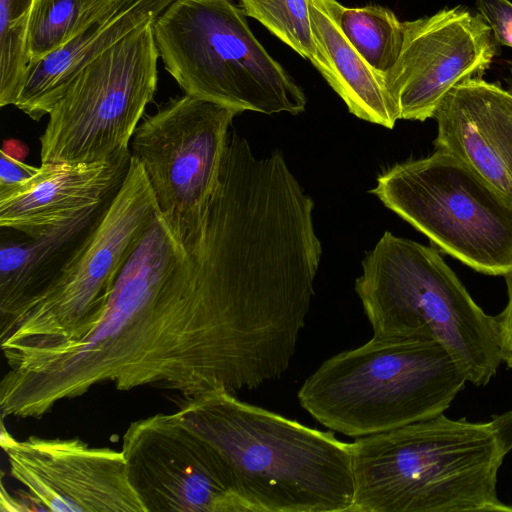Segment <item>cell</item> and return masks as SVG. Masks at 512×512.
Listing matches in <instances>:
<instances>
[{
  "label": "cell",
  "mask_w": 512,
  "mask_h": 512,
  "mask_svg": "<svg viewBox=\"0 0 512 512\" xmlns=\"http://www.w3.org/2000/svg\"><path fill=\"white\" fill-rule=\"evenodd\" d=\"M0 154V192L24 183L39 171V167L28 165L2 150Z\"/></svg>",
  "instance_id": "cell-23"
},
{
  "label": "cell",
  "mask_w": 512,
  "mask_h": 512,
  "mask_svg": "<svg viewBox=\"0 0 512 512\" xmlns=\"http://www.w3.org/2000/svg\"><path fill=\"white\" fill-rule=\"evenodd\" d=\"M174 0H108L66 45L30 62L15 107L38 121L49 115L77 74L92 60Z\"/></svg>",
  "instance_id": "cell-15"
},
{
  "label": "cell",
  "mask_w": 512,
  "mask_h": 512,
  "mask_svg": "<svg viewBox=\"0 0 512 512\" xmlns=\"http://www.w3.org/2000/svg\"><path fill=\"white\" fill-rule=\"evenodd\" d=\"M507 286V304L502 312L496 316L502 361L512 369V270L504 276Z\"/></svg>",
  "instance_id": "cell-24"
},
{
  "label": "cell",
  "mask_w": 512,
  "mask_h": 512,
  "mask_svg": "<svg viewBox=\"0 0 512 512\" xmlns=\"http://www.w3.org/2000/svg\"><path fill=\"white\" fill-rule=\"evenodd\" d=\"M404 23L395 65L384 76L398 118L425 121L460 82L481 76L496 55V41L480 15L462 7Z\"/></svg>",
  "instance_id": "cell-12"
},
{
  "label": "cell",
  "mask_w": 512,
  "mask_h": 512,
  "mask_svg": "<svg viewBox=\"0 0 512 512\" xmlns=\"http://www.w3.org/2000/svg\"><path fill=\"white\" fill-rule=\"evenodd\" d=\"M131 165L130 150L90 164L42 163L29 180L0 192V226L27 235L114 197Z\"/></svg>",
  "instance_id": "cell-14"
},
{
  "label": "cell",
  "mask_w": 512,
  "mask_h": 512,
  "mask_svg": "<svg viewBox=\"0 0 512 512\" xmlns=\"http://www.w3.org/2000/svg\"><path fill=\"white\" fill-rule=\"evenodd\" d=\"M240 111L191 97L171 99L135 130L130 153L158 214L186 255L197 246L233 118Z\"/></svg>",
  "instance_id": "cell-9"
},
{
  "label": "cell",
  "mask_w": 512,
  "mask_h": 512,
  "mask_svg": "<svg viewBox=\"0 0 512 512\" xmlns=\"http://www.w3.org/2000/svg\"><path fill=\"white\" fill-rule=\"evenodd\" d=\"M309 0H240L247 16L259 21L302 58L314 56Z\"/></svg>",
  "instance_id": "cell-21"
},
{
  "label": "cell",
  "mask_w": 512,
  "mask_h": 512,
  "mask_svg": "<svg viewBox=\"0 0 512 512\" xmlns=\"http://www.w3.org/2000/svg\"><path fill=\"white\" fill-rule=\"evenodd\" d=\"M504 452L512 450V409L494 416L489 421Z\"/></svg>",
  "instance_id": "cell-25"
},
{
  "label": "cell",
  "mask_w": 512,
  "mask_h": 512,
  "mask_svg": "<svg viewBox=\"0 0 512 512\" xmlns=\"http://www.w3.org/2000/svg\"><path fill=\"white\" fill-rule=\"evenodd\" d=\"M443 252L487 275L512 270V200L456 156L396 164L370 191Z\"/></svg>",
  "instance_id": "cell-6"
},
{
  "label": "cell",
  "mask_w": 512,
  "mask_h": 512,
  "mask_svg": "<svg viewBox=\"0 0 512 512\" xmlns=\"http://www.w3.org/2000/svg\"><path fill=\"white\" fill-rule=\"evenodd\" d=\"M314 42L310 60L359 119L392 129L398 118L384 76L355 50L339 27L328 0H309Z\"/></svg>",
  "instance_id": "cell-17"
},
{
  "label": "cell",
  "mask_w": 512,
  "mask_h": 512,
  "mask_svg": "<svg viewBox=\"0 0 512 512\" xmlns=\"http://www.w3.org/2000/svg\"><path fill=\"white\" fill-rule=\"evenodd\" d=\"M10 473L27 491L1 489V511L146 512L132 488L122 451L80 439L37 436L18 441L1 423Z\"/></svg>",
  "instance_id": "cell-11"
},
{
  "label": "cell",
  "mask_w": 512,
  "mask_h": 512,
  "mask_svg": "<svg viewBox=\"0 0 512 512\" xmlns=\"http://www.w3.org/2000/svg\"><path fill=\"white\" fill-rule=\"evenodd\" d=\"M114 197L35 234L20 232L22 236H2L0 334L55 281L75 257L101 222Z\"/></svg>",
  "instance_id": "cell-16"
},
{
  "label": "cell",
  "mask_w": 512,
  "mask_h": 512,
  "mask_svg": "<svg viewBox=\"0 0 512 512\" xmlns=\"http://www.w3.org/2000/svg\"><path fill=\"white\" fill-rule=\"evenodd\" d=\"M437 150L446 151L512 200V93L478 77L454 86L440 102Z\"/></svg>",
  "instance_id": "cell-13"
},
{
  "label": "cell",
  "mask_w": 512,
  "mask_h": 512,
  "mask_svg": "<svg viewBox=\"0 0 512 512\" xmlns=\"http://www.w3.org/2000/svg\"><path fill=\"white\" fill-rule=\"evenodd\" d=\"M476 6L495 41L512 48V3L509 0H476Z\"/></svg>",
  "instance_id": "cell-22"
},
{
  "label": "cell",
  "mask_w": 512,
  "mask_h": 512,
  "mask_svg": "<svg viewBox=\"0 0 512 512\" xmlns=\"http://www.w3.org/2000/svg\"><path fill=\"white\" fill-rule=\"evenodd\" d=\"M355 291L373 338L432 339L468 382L485 386L502 353L496 316L473 300L439 251L386 231L362 261Z\"/></svg>",
  "instance_id": "cell-3"
},
{
  "label": "cell",
  "mask_w": 512,
  "mask_h": 512,
  "mask_svg": "<svg viewBox=\"0 0 512 512\" xmlns=\"http://www.w3.org/2000/svg\"><path fill=\"white\" fill-rule=\"evenodd\" d=\"M185 398L177 413L223 457L249 512H352V443L225 389Z\"/></svg>",
  "instance_id": "cell-1"
},
{
  "label": "cell",
  "mask_w": 512,
  "mask_h": 512,
  "mask_svg": "<svg viewBox=\"0 0 512 512\" xmlns=\"http://www.w3.org/2000/svg\"><path fill=\"white\" fill-rule=\"evenodd\" d=\"M234 0H174L154 21L164 68L186 95L263 114L305 110L306 97L252 33Z\"/></svg>",
  "instance_id": "cell-5"
},
{
  "label": "cell",
  "mask_w": 512,
  "mask_h": 512,
  "mask_svg": "<svg viewBox=\"0 0 512 512\" xmlns=\"http://www.w3.org/2000/svg\"><path fill=\"white\" fill-rule=\"evenodd\" d=\"M466 382L436 340L372 337L325 360L304 381L298 400L326 428L356 439L444 413Z\"/></svg>",
  "instance_id": "cell-4"
},
{
  "label": "cell",
  "mask_w": 512,
  "mask_h": 512,
  "mask_svg": "<svg viewBox=\"0 0 512 512\" xmlns=\"http://www.w3.org/2000/svg\"><path fill=\"white\" fill-rule=\"evenodd\" d=\"M352 448V512H512L498 497L507 454L489 422L442 413Z\"/></svg>",
  "instance_id": "cell-2"
},
{
  "label": "cell",
  "mask_w": 512,
  "mask_h": 512,
  "mask_svg": "<svg viewBox=\"0 0 512 512\" xmlns=\"http://www.w3.org/2000/svg\"><path fill=\"white\" fill-rule=\"evenodd\" d=\"M510 71H511V77H510V79L508 80V82H509V85H510V92L512 93V67H511V70H510Z\"/></svg>",
  "instance_id": "cell-27"
},
{
  "label": "cell",
  "mask_w": 512,
  "mask_h": 512,
  "mask_svg": "<svg viewBox=\"0 0 512 512\" xmlns=\"http://www.w3.org/2000/svg\"><path fill=\"white\" fill-rule=\"evenodd\" d=\"M149 21L87 64L49 113L42 163L90 164L130 150L158 81Z\"/></svg>",
  "instance_id": "cell-8"
},
{
  "label": "cell",
  "mask_w": 512,
  "mask_h": 512,
  "mask_svg": "<svg viewBox=\"0 0 512 512\" xmlns=\"http://www.w3.org/2000/svg\"><path fill=\"white\" fill-rule=\"evenodd\" d=\"M35 0H0V106L14 105L21 93L29 60L26 28Z\"/></svg>",
  "instance_id": "cell-20"
},
{
  "label": "cell",
  "mask_w": 512,
  "mask_h": 512,
  "mask_svg": "<svg viewBox=\"0 0 512 512\" xmlns=\"http://www.w3.org/2000/svg\"><path fill=\"white\" fill-rule=\"evenodd\" d=\"M1 150L22 161L28 152L27 146L15 139L5 140Z\"/></svg>",
  "instance_id": "cell-26"
},
{
  "label": "cell",
  "mask_w": 512,
  "mask_h": 512,
  "mask_svg": "<svg viewBox=\"0 0 512 512\" xmlns=\"http://www.w3.org/2000/svg\"><path fill=\"white\" fill-rule=\"evenodd\" d=\"M343 34L376 71L385 74L398 60L404 39V23L388 8L369 5L345 7L328 0Z\"/></svg>",
  "instance_id": "cell-18"
},
{
  "label": "cell",
  "mask_w": 512,
  "mask_h": 512,
  "mask_svg": "<svg viewBox=\"0 0 512 512\" xmlns=\"http://www.w3.org/2000/svg\"><path fill=\"white\" fill-rule=\"evenodd\" d=\"M121 451L146 512H249L223 457L177 412L130 423Z\"/></svg>",
  "instance_id": "cell-10"
},
{
  "label": "cell",
  "mask_w": 512,
  "mask_h": 512,
  "mask_svg": "<svg viewBox=\"0 0 512 512\" xmlns=\"http://www.w3.org/2000/svg\"><path fill=\"white\" fill-rule=\"evenodd\" d=\"M508 63L510 64V66L512 67V61H508Z\"/></svg>",
  "instance_id": "cell-28"
},
{
  "label": "cell",
  "mask_w": 512,
  "mask_h": 512,
  "mask_svg": "<svg viewBox=\"0 0 512 512\" xmlns=\"http://www.w3.org/2000/svg\"><path fill=\"white\" fill-rule=\"evenodd\" d=\"M107 1L35 0L26 28L25 44L29 63L66 45Z\"/></svg>",
  "instance_id": "cell-19"
},
{
  "label": "cell",
  "mask_w": 512,
  "mask_h": 512,
  "mask_svg": "<svg viewBox=\"0 0 512 512\" xmlns=\"http://www.w3.org/2000/svg\"><path fill=\"white\" fill-rule=\"evenodd\" d=\"M158 209L140 164L55 281L0 334L3 354L78 341L101 317L127 259Z\"/></svg>",
  "instance_id": "cell-7"
}]
</instances>
